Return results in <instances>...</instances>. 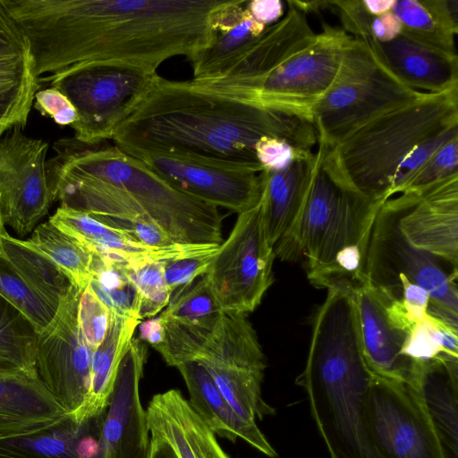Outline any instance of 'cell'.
I'll return each mask as SVG.
<instances>
[{
  "mask_svg": "<svg viewBox=\"0 0 458 458\" xmlns=\"http://www.w3.org/2000/svg\"><path fill=\"white\" fill-rule=\"evenodd\" d=\"M149 458H179L172 446L165 440L150 436Z\"/></svg>",
  "mask_w": 458,
  "mask_h": 458,
  "instance_id": "cell-51",
  "label": "cell"
},
{
  "mask_svg": "<svg viewBox=\"0 0 458 458\" xmlns=\"http://www.w3.org/2000/svg\"><path fill=\"white\" fill-rule=\"evenodd\" d=\"M157 71L117 61L85 64L50 86L72 102L78 120L71 125L74 139L88 145L112 140L120 124L140 101Z\"/></svg>",
  "mask_w": 458,
  "mask_h": 458,
  "instance_id": "cell-10",
  "label": "cell"
},
{
  "mask_svg": "<svg viewBox=\"0 0 458 458\" xmlns=\"http://www.w3.org/2000/svg\"><path fill=\"white\" fill-rule=\"evenodd\" d=\"M39 89L30 55H0V138L27 124Z\"/></svg>",
  "mask_w": 458,
  "mask_h": 458,
  "instance_id": "cell-32",
  "label": "cell"
},
{
  "mask_svg": "<svg viewBox=\"0 0 458 458\" xmlns=\"http://www.w3.org/2000/svg\"><path fill=\"white\" fill-rule=\"evenodd\" d=\"M110 311L109 324L102 343L92 352L90 384L83 404L72 418L78 423L106 411L117 369L141 320Z\"/></svg>",
  "mask_w": 458,
  "mask_h": 458,
  "instance_id": "cell-30",
  "label": "cell"
},
{
  "mask_svg": "<svg viewBox=\"0 0 458 458\" xmlns=\"http://www.w3.org/2000/svg\"><path fill=\"white\" fill-rule=\"evenodd\" d=\"M372 38L379 43H386L398 37L403 30L397 16L391 11L373 18L371 26Z\"/></svg>",
  "mask_w": 458,
  "mask_h": 458,
  "instance_id": "cell-49",
  "label": "cell"
},
{
  "mask_svg": "<svg viewBox=\"0 0 458 458\" xmlns=\"http://www.w3.org/2000/svg\"><path fill=\"white\" fill-rule=\"evenodd\" d=\"M0 257L55 310L76 287L48 257L28 240L13 237L5 228L0 233Z\"/></svg>",
  "mask_w": 458,
  "mask_h": 458,
  "instance_id": "cell-31",
  "label": "cell"
},
{
  "mask_svg": "<svg viewBox=\"0 0 458 458\" xmlns=\"http://www.w3.org/2000/svg\"><path fill=\"white\" fill-rule=\"evenodd\" d=\"M110 311L88 285L80 294L77 318L81 331L92 351L103 341Z\"/></svg>",
  "mask_w": 458,
  "mask_h": 458,
  "instance_id": "cell-41",
  "label": "cell"
},
{
  "mask_svg": "<svg viewBox=\"0 0 458 458\" xmlns=\"http://www.w3.org/2000/svg\"><path fill=\"white\" fill-rule=\"evenodd\" d=\"M381 64L406 87L441 93L458 87V55L425 45L404 33L379 43L365 40Z\"/></svg>",
  "mask_w": 458,
  "mask_h": 458,
  "instance_id": "cell-22",
  "label": "cell"
},
{
  "mask_svg": "<svg viewBox=\"0 0 458 458\" xmlns=\"http://www.w3.org/2000/svg\"><path fill=\"white\" fill-rule=\"evenodd\" d=\"M163 322L165 339L154 349L168 366L200 363L234 411L249 423L275 414L262 397L266 360L247 315L222 312L213 326Z\"/></svg>",
  "mask_w": 458,
  "mask_h": 458,
  "instance_id": "cell-6",
  "label": "cell"
},
{
  "mask_svg": "<svg viewBox=\"0 0 458 458\" xmlns=\"http://www.w3.org/2000/svg\"><path fill=\"white\" fill-rule=\"evenodd\" d=\"M37 344L38 333L32 324L0 296V370L38 377Z\"/></svg>",
  "mask_w": 458,
  "mask_h": 458,
  "instance_id": "cell-33",
  "label": "cell"
},
{
  "mask_svg": "<svg viewBox=\"0 0 458 458\" xmlns=\"http://www.w3.org/2000/svg\"><path fill=\"white\" fill-rule=\"evenodd\" d=\"M4 229V225L2 221L1 214H0V233Z\"/></svg>",
  "mask_w": 458,
  "mask_h": 458,
  "instance_id": "cell-54",
  "label": "cell"
},
{
  "mask_svg": "<svg viewBox=\"0 0 458 458\" xmlns=\"http://www.w3.org/2000/svg\"><path fill=\"white\" fill-rule=\"evenodd\" d=\"M0 296L17 309L41 333L53 320L55 310L0 257Z\"/></svg>",
  "mask_w": 458,
  "mask_h": 458,
  "instance_id": "cell-37",
  "label": "cell"
},
{
  "mask_svg": "<svg viewBox=\"0 0 458 458\" xmlns=\"http://www.w3.org/2000/svg\"><path fill=\"white\" fill-rule=\"evenodd\" d=\"M148 349L132 338L121 360L101 434L103 458H149L150 434L140 396Z\"/></svg>",
  "mask_w": 458,
  "mask_h": 458,
  "instance_id": "cell-17",
  "label": "cell"
},
{
  "mask_svg": "<svg viewBox=\"0 0 458 458\" xmlns=\"http://www.w3.org/2000/svg\"><path fill=\"white\" fill-rule=\"evenodd\" d=\"M176 368L185 382L190 405L216 437L233 443L241 438L266 456L277 457L257 423L245 421L234 411L200 363L187 361Z\"/></svg>",
  "mask_w": 458,
  "mask_h": 458,
  "instance_id": "cell-26",
  "label": "cell"
},
{
  "mask_svg": "<svg viewBox=\"0 0 458 458\" xmlns=\"http://www.w3.org/2000/svg\"><path fill=\"white\" fill-rule=\"evenodd\" d=\"M247 7L254 19L266 27L277 22L284 15L281 0H247Z\"/></svg>",
  "mask_w": 458,
  "mask_h": 458,
  "instance_id": "cell-48",
  "label": "cell"
},
{
  "mask_svg": "<svg viewBox=\"0 0 458 458\" xmlns=\"http://www.w3.org/2000/svg\"><path fill=\"white\" fill-rule=\"evenodd\" d=\"M330 8L337 14L343 30L352 38L367 40L371 36V16L362 0L330 1Z\"/></svg>",
  "mask_w": 458,
  "mask_h": 458,
  "instance_id": "cell-44",
  "label": "cell"
},
{
  "mask_svg": "<svg viewBox=\"0 0 458 458\" xmlns=\"http://www.w3.org/2000/svg\"><path fill=\"white\" fill-rule=\"evenodd\" d=\"M165 261L126 263L127 275L138 292V318L140 320L153 318L169 303L172 292L165 283Z\"/></svg>",
  "mask_w": 458,
  "mask_h": 458,
  "instance_id": "cell-39",
  "label": "cell"
},
{
  "mask_svg": "<svg viewBox=\"0 0 458 458\" xmlns=\"http://www.w3.org/2000/svg\"><path fill=\"white\" fill-rule=\"evenodd\" d=\"M367 424L380 458H445L414 387L375 375Z\"/></svg>",
  "mask_w": 458,
  "mask_h": 458,
  "instance_id": "cell-13",
  "label": "cell"
},
{
  "mask_svg": "<svg viewBox=\"0 0 458 458\" xmlns=\"http://www.w3.org/2000/svg\"><path fill=\"white\" fill-rule=\"evenodd\" d=\"M30 55L27 40L6 8L0 0V55Z\"/></svg>",
  "mask_w": 458,
  "mask_h": 458,
  "instance_id": "cell-46",
  "label": "cell"
},
{
  "mask_svg": "<svg viewBox=\"0 0 458 458\" xmlns=\"http://www.w3.org/2000/svg\"><path fill=\"white\" fill-rule=\"evenodd\" d=\"M266 28L251 15L247 0H225L212 17L209 44L188 60L192 81L223 75Z\"/></svg>",
  "mask_w": 458,
  "mask_h": 458,
  "instance_id": "cell-25",
  "label": "cell"
},
{
  "mask_svg": "<svg viewBox=\"0 0 458 458\" xmlns=\"http://www.w3.org/2000/svg\"><path fill=\"white\" fill-rule=\"evenodd\" d=\"M221 313L205 273L176 289L160 318L192 326H212Z\"/></svg>",
  "mask_w": 458,
  "mask_h": 458,
  "instance_id": "cell-36",
  "label": "cell"
},
{
  "mask_svg": "<svg viewBox=\"0 0 458 458\" xmlns=\"http://www.w3.org/2000/svg\"><path fill=\"white\" fill-rule=\"evenodd\" d=\"M375 375L363 352L353 291L343 286L327 289L296 382L307 393L330 458H380L367 424Z\"/></svg>",
  "mask_w": 458,
  "mask_h": 458,
  "instance_id": "cell-3",
  "label": "cell"
},
{
  "mask_svg": "<svg viewBox=\"0 0 458 458\" xmlns=\"http://www.w3.org/2000/svg\"><path fill=\"white\" fill-rule=\"evenodd\" d=\"M264 137L312 151L318 133L310 118L223 96L156 75L113 140L126 153L183 154L262 171L255 145Z\"/></svg>",
  "mask_w": 458,
  "mask_h": 458,
  "instance_id": "cell-2",
  "label": "cell"
},
{
  "mask_svg": "<svg viewBox=\"0 0 458 458\" xmlns=\"http://www.w3.org/2000/svg\"><path fill=\"white\" fill-rule=\"evenodd\" d=\"M436 21L454 35L458 33V0H421Z\"/></svg>",
  "mask_w": 458,
  "mask_h": 458,
  "instance_id": "cell-47",
  "label": "cell"
},
{
  "mask_svg": "<svg viewBox=\"0 0 458 458\" xmlns=\"http://www.w3.org/2000/svg\"><path fill=\"white\" fill-rule=\"evenodd\" d=\"M106 411L81 423L70 416L39 435L0 442V458H103Z\"/></svg>",
  "mask_w": 458,
  "mask_h": 458,
  "instance_id": "cell-29",
  "label": "cell"
},
{
  "mask_svg": "<svg viewBox=\"0 0 458 458\" xmlns=\"http://www.w3.org/2000/svg\"><path fill=\"white\" fill-rule=\"evenodd\" d=\"M458 126V87L419 98L369 121L334 147L354 186L385 202L398 168L423 142Z\"/></svg>",
  "mask_w": 458,
  "mask_h": 458,
  "instance_id": "cell-7",
  "label": "cell"
},
{
  "mask_svg": "<svg viewBox=\"0 0 458 458\" xmlns=\"http://www.w3.org/2000/svg\"><path fill=\"white\" fill-rule=\"evenodd\" d=\"M225 0H4L22 31L39 84L85 64L117 61L157 71L208 47Z\"/></svg>",
  "mask_w": 458,
  "mask_h": 458,
  "instance_id": "cell-1",
  "label": "cell"
},
{
  "mask_svg": "<svg viewBox=\"0 0 458 458\" xmlns=\"http://www.w3.org/2000/svg\"><path fill=\"white\" fill-rule=\"evenodd\" d=\"M395 0H362L368 13L373 16H379L392 10Z\"/></svg>",
  "mask_w": 458,
  "mask_h": 458,
  "instance_id": "cell-52",
  "label": "cell"
},
{
  "mask_svg": "<svg viewBox=\"0 0 458 458\" xmlns=\"http://www.w3.org/2000/svg\"><path fill=\"white\" fill-rule=\"evenodd\" d=\"M422 94L393 76L367 41L352 38L333 84L312 107L318 140L334 148L369 121Z\"/></svg>",
  "mask_w": 458,
  "mask_h": 458,
  "instance_id": "cell-8",
  "label": "cell"
},
{
  "mask_svg": "<svg viewBox=\"0 0 458 458\" xmlns=\"http://www.w3.org/2000/svg\"><path fill=\"white\" fill-rule=\"evenodd\" d=\"M353 289L360 336L368 364L379 377L411 385L419 362L404 353L409 332L393 321L385 300L367 280Z\"/></svg>",
  "mask_w": 458,
  "mask_h": 458,
  "instance_id": "cell-20",
  "label": "cell"
},
{
  "mask_svg": "<svg viewBox=\"0 0 458 458\" xmlns=\"http://www.w3.org/2000/svg\"><path fill=\"white\" fill-rule=\"evenodd\" d=\"M352 38L343 29L323 23L309 47L264 77L215 93L312 120V107L333 84Z\"/></svg>",
  "mask_w": 458,
  "mask_h": 458,
  "instance_id": "cell-11",
  "label": "cell"
},
{
  "mask_svg": "<svg viewBox=\"0 0 458 458\" xmlns=\"http://www.w3.org/2000/svg\"><path fill=\"white\" fill-rule=\"evenodd\" d=\"M401 210L400 196L381 205L369 239L366 280L386 293L399 276H405L428 293V314L457 328L458 267L411 245L398 228Z\"/></svg>",
  "mask_w": 458,
  "mask_h": 458,
  "instance_id": "cell-9",
  "label": "cell"
},
{
  "mask_svg": "<svg viewBox=\"0 0 458 458\" xmlns=\"http://www.w3.org/2000/svg\"><path fill=\"white\" fill-rule=\"evenodd\" d=\"M48 144L15 127L0 138V214L19 235L33 231L54 201L46 157Z\"/></svg>",
  "mask_w": 458,
  "mask_h": 458,
  "instance_id": "cell-16",
  "label": "cell"
},
{
  "mask_svg": "<svg viewBox=\"0 0 458 458\" xmlns=\"http://www.w3.org/2000/svg\"><path fill=\"white\" fill-rule=\"evenodd\" d=\"M292 4L308 14L309 13H319L324 8H330V1H291Z\"/></svg>",
  "mask_w": 458,
  "mask_h": 458,
  "instance_id": "cell-53",
  "label": "cell"
},
{
  "mask_svg": "<svg viewBox=\"0 0 458 458\" xmlns=\"http://www.w3.org/2000/svg\"><path fill=\"white\" fill-rule=\"evenodd\" d=\"M392 12L400 20L403 33L425 45L457 55L456 35L440 26L420 0H395Z\"/></svg>",
  "mask_w": 458,
  "mask_h": 458,
  "instance_id": "cell-38",
  "label": "cell"
},
{
  "mask_svg": "<svg viewBox=\"0 0 458 458\" xmlns=\"http://www.w3.org/2000/svg\"><path fill=\"white\" fill-rule=\"evenodd\" d=\"M455 174H458V138L451 140L432 155L403 192L420 190Z\"/></svg>",
  "mask_w": 458,
  "mask_h": 458,
  "instance_id": "cell-42",
  "label": "cell"
},
{
  "mask_svg": "<svg viewBox=\"0 0 458 458\" xmlns=\"http://www.w3.org/2000/svg\"><path fill=\"white\" fill-rule=\"evenodd\" d=\"M47 175L90 178L112 184L134 200L178 244L220 245L219 208L172 186L140 159L114 146L88 145L74 138L54 145Z\"/></svg>",
  "mask_w": 458,
  "mask_h": 458,
  "instance_id": "cell-5",
  "label": "cell"
},
{
  "mask_svg": "<svg viewBox=\"0 0 458 458\" xmlns=\"http://www.w3.org/2000/svg\"><path fill=\"white\" fill-rule=\"evenodd\" d=\"M127 154L179 191L218 208L241 214L260 200V172L251 166L183 154Z\"/></svg>",
  "mask_w": 458,
  "mask_h": 458,
  "instance_id": "cell-14",
  "label": "cell"
},
{
  "mask_svg": "<svg viewBox=\"0 0 458 458\" xmlns=\"http://www.w3.org/2000/svg\"><path fill=\"white\" fill-rule=\"evenodd\" d=\"M70 416L38 377L0 370V442L39 435Z\"/></svg>",
  "mask_w": 458,
  "mask_h": 458,
  "instance_id": "cell-21",
  "label": "cell"
},
{
  "mask_svg": "<svg viewBox=\"0 0 458 458\" xmlns=\"http://www.w3.org/2000/svg\"><path fill=\"white\" fill-rule=\"evenodd\" d=\"M316 161L300 217L276 257L294 261L304 257L310 282L318 288L366 280L367 252L377 214L384 202L374 200L349 180L334 148L318 141Z\"/></svg>",
  "mask_w": 458,
  "mask_h": 458,
  "instance_id": "cell-4",
  "label": "cell"
},
{
  "mask_svg": "<svg viewBox=\"0 0 458 458\" xmlns=\"http://www.w3.org/2000/svg\"><path fill=\"white\" fill-rule=\"evenodd\" d=\"M34 107L42 115L50 117L61 126H71L78 120V114L72 102L54 86L37 91Z\"/></svg>",
  "mask_w": 458,
  "mask_h": 458,
  "instance_id": "cell-45",
  "label": "cell"
},
{
  "mask_svg": "<svg viewBox=\"0 0 458 458\" xmlns=\"http://www.w3.org/2000/svg\"><path fill=\"white\" fill-rule=\"evenodd\" d=\"M399 196L398 228L407 242L458 267V174Z\"/></svg>",
  "mask_w": 458,
  "mask_h": 458,
  "instance_id": "cell-18",
  "label": "cell"
},
{
  "mask_svg": "<svg viewBox=\"0 0 458 458\" xmlns=\"http://www.w3.org/2000/svg\"><path fill=\"white\" fill-rule=\"evenodd\" d=\"M126 263L93 253L89 286L109 310L139 318V295L127 275Z\"/></svg>",
  "mask_w": 458,
  "mask_h": 458,
  "instance_id": "cell-35",
  "label": "cell"
},
{
  "mask_svg": "<svg viewBox=\"0 0 458 458\" xmlns=\"http://www.w3.org/2000/svg\"><path fill=\"white\" fill-rule=\"evenodd\" d=\"M28 241L48 257L80 290L89 285L93 253L78 240L48 220L37 225Z\"/></svg>",
  "mask_w": 458,
  "mask_h": 458,
  "instance_id": "cell-34",
  "label": "cell"
},
{
  "mask_svg": "<svg viewBox=\"0 0 458 458\" xmlns=\"http://www.w3.org/2000/svg\"><path fill=\"white\" fill-rule=\"evenodd\" d=\"M316 153L281 171L262 170L259 206L266 235L274 247L294 228L308 193Z\"/></svg>",
  "mask_w": 458,
  "mask_h": 458,
  "instance_id": "cell-27",
  "label": "cell"
},
{
  "mask_svg": "<svg viewBox=\"0 0 458 458\" xmlns=\"http://www.w3.org/2000/svg\"><path fill=\"white\" fill-rule=\"evenodd\" d=\"M146 412L150 436L166 441L179 458H231L178 389L155 394Z\"/></svg>",
  "mask_w": 458,
  "mask_h": 458,
  "instance_id": "cell-24",
  "label": "cell"
},
{
  "mask_svg": "<svg viewBox=\"0 0 458 458\" xmlns=\"http://www.w3.org/2000/svg\"><path fill=\"white\" fill-rule=\"evenodd\" d=\"M219 245H206L202 249L164 262L165 283L172 293L179 287L205 274Z\"/></svg>",
  "mask_w": 458,
  "mask_h": 458,
  "instance_id": "cell-40",
  "label": "cell"
},
{
  "mask_svg": "<svg viewBox=\"0 0 458 458\" xmlns=\"http://www.w3.org/2000/svg\"><path fill=\"white\" fill-rule=\"evenodd\" d=\"M139 327L140 338L149 344L153 348L159 345L165 339V327L162 318L158 316L140 322Z\"/></svg>",
  "mask_w": 458,
  "mask_h": 458,
  "instance_id": "cell-50",
  "label": "cell"
},
{
  "mask_svg": "<svg viewBox=\"0 0 458 458\" xmlns=\"http://www.w3.org/2000/svg\"><path fill=\"white\" fill-rule=\"evenodd\" d=\"M287 12L267 26L221 76L191 81L204 89L217 92L259 80L289 57L309 47L316 38L307 14L287 1Z\"/></svg>",
  "mask_w": 458,
  "mask_h": 458,
  "instance_id": "cell-19",
  "label": "cell"
},
{
  "mask_svg": "<svg viewBox=\"0 0 458 458\" xmlns=\"http://www.w3.org/2000/svg\"><path fill=\"white\" fill-rule=\"evenodd\" d=\"M81 292L74 287L61 301L53 320L38 334L36 351L38 378L70 414L83 404L90 384L93 351L77 318Z\"/></svg>",
  "mask_w": 458,
  "mask_h": 458,
  "instance_id": "cell-15",
  "label": "cell"
},
{
  "mask_svg": "<svg viewBox=\"0 0 458 458\" xmlns=\"http://www.w3.org/2000/svg\"><path fill=\"white\" fill-rule=\"evenodd\" d=\"M411 385L435 430L445 458H458V361H420Z\"/></svg>",
  "mask_w": 458,
  "mask_h": 458,
  "instance_id": "cell-28",
  "label": "cell"
},
{
  "mask_svg": "<svg viewBox=\"0 0 458 458\" xmlns=\"http://www.w3.org/2000/svg\"><path fill=\"white\" fill-rule=\"evenodd\" d=\"M274 247L266 235L259 202L238 214L206 276L222 312L254 311L274 281Z\"/></svg>",
  "mask_w": 458,
  "mask_h": 458,
  "instance_id": "cell-12",
  "label": "cell"
},
{
  "mask_svg": "<svg viewBox=\"0 0 458 458\" xmlns=\"http://www.w3.org/2000/svg\"><path fill=\"white\" fill-rule=\"evenodd\" d=\"M254 149L262 170L267 171L284 170L293 162L313 153L297 148L284 140L271 137L260 139Z\"/></svg>",
  "mask_w": 458,
  "mask_h": 458,
  "instance_id": "cell-43",
  "label": "cell"
},
{
  "mask_svg": "<svg viewBox=\"0 0 458 458\" xmlns=\"http://www.w3.org/2000/svg\"><path fill=\"white\" fill-rule=\"evenodd\" d=\"M49 221L72 236L92 253L134 263L142 260H169L192 253L206 245L175 243L168 247H151L138 242L127 233L109 226L89 214L60 206Z\"/></svg>",
  "mask_w": 458,
  "mask_h": 458,
  "instance_id": "cell-23",
  "label": "cell"
}]
</instances>
